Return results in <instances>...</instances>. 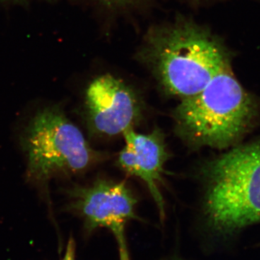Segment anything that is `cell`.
I'll use <instances>...</instances> for the list:
<instances>
[{"mask_svg": "<svg viewBox=\"0 0 260 260\" xmlns=\"http://www.w3.org/2000/svg\"><path fill=\"white\" fill-rule=\"evenodd\" d=\"M258 104L236 78L231 63L204 89L181 100L174 111L178 134L195 148H229L252 127Z\"/></svg>", "mask_w": 260, "mask_h": 260, "instance_id": "6da1fadb", "label": "cell"}, {"mask_svg": "<svg viewBox=\"0 0 260 260\" xmlns=\"http://www.w3.org/2000/svg\"><path fill=\"white\" fill-rule=\"evenodd\" d=\"M26 159L25 179L47 199L49 181L87 172L104 158L58 105L39 109L20 136Z\"/></svg>", "mask_w": 260, "mask_h": 260, "instance_id": "7a4b0ae2", "label": "cell"}, {"mask_svg": "<svg viewBox=\"0 0 260 260\" xmlns=\"http://www.w3.org/2000/svg\"><path fill=\"white\" fill-rule=\"evenodd\" d=\"M204 211L229 234L260 221V140L238 145L204 167Z\"/></svg>", "mask_w": 260, "mask_h": 260, "instance_id": "3957f363", "label": "cell"}, {"mask_svg": "<svg viewBox=\"0 0 260 260\" xmlns=\"http://www.w3.org/2000/svg\"><path fill=\"white\" fill-rule=\"evenodd\" d=\"M152 54L164 88L182 99L199 93L231 63L219 41L190 24L178 25L160 34Z\"/></svg>", "mask_w": 260, "mask_h": 260, "instance_id": "277c9868", "label": "cell"}, {"mask_svg": "<svg viewBox=\"0 0 260 260\" xmlns=\"http://www.w3.org/2000/svg\"><path fill=\"white\" fill-rule=\"evenodd\" d=\"M65 210L83 220L86 234L99 228L112 233L117 243L120 260H130L126 240L128 222L138 219V200L125 182L98 179L88 186H74L64 189Z\"/></svg>", "mask_w": 260, "mask_h": 260, "instance_id": "5b68a950", "label": "cell"}, {"mask_svg": "<svg viewBox=\"0 0 260 260\" xmlns=\"http://www.w3.org/2000/svg\"><path fill=\"white\" fill-rule=\"evenodd\" d=\"M85 112L94 133L112 137L133 128L140 108L127 85L112 75H105L94 80L87 89Z\"/></svg>", "mask_w": 260, "mask_h": 260, "instance_id": "8992f818", "label": "cell"}, {"mask_svg": "<svg viewBox=\"0 0 260 260\" xmlns=\"http://www.w3.org/2000/svg\"><path fill=\"white\" fill-rule=\"evenodd\" d=\"M125 145L118 156V165L128 174L144 181L158 208L160 218L165 217V202L158 187L161 182L168 153L164 136L157 128L148 134L133 128L123 133Z\"/></svg>", "mask_w": 260, "mask_h": 260, "instance_id": "52a82bcc", "label": "cell"}, {"mask_svg": "<svg viewBox=\"0 0 260 260\" xmlns=\"http://www.w3.org/2000/svg\"><path fill=\"white\" fill-rule=\"evenodd\" d=\"M76 244L74 239L70 238L67 244L66 251L62 260H76Z\"/></svg>", "mask_w": 260, "mask_h": 260, "instance_id": "ba28073f", "label": "cell"}, {"mask_svg": "<svg viewBox=\"0 0 260 260\" xmlns=\"http://www.w3.org/2000/svg\"><path fill=\"white\" fill-rule=\"evenodd\" d=\"M108 2H109V3H123V2H129L131 1V0H107Z\"/></svg>", "mask_w": 260, "mask_h": 260, "instance_id": "9c48e42d", "label": "cell"}]
</instances>
